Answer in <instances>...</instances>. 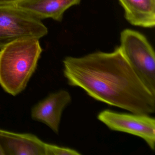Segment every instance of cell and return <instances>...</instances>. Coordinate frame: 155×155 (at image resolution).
<instances>
[{
	"label": "cell",
	"instance_id": "obj_1",
	"mask_svg": "<svg viewBox=\"0 0 155 155\" xmlns=\"http://www.w3.org/2000/svg\"><path fill=\"white\" fill-rule=\"evenodd\" d=\"M68 84L81 88L94 99L132 113L153 114L155 95L141 81L120 51H98L63 61Z\"/></svg>",
	"mask_w": 155,
	"mask_h": 155
},
{
	"label": "cell",
	"instance_id": "obj_4",
	"mask_svg": "<svg viewBox=\"0 0 155 155\" xmlns=\"http://www.w3.org/2000/svg\"><path fill=\"white\" fill-rule=\"evenodd\" d=\"M41 20L15 5L0 6V48L21 39L39 40L48 34Z\"/></svg>",
	"mask_w": 155,
	"mask_h": 155
},
{
	"label": "cell",
	"instance_id": "obj_3",
	"mask_svg": "<svg viewBox=\"0 0 155 155\" xmlns=\"http://www.w3.org/2000/svg\"><path fill=\"white\" fill-rule=\"evenodd\" d=\"M120 51L149 90L155 95V54L142 33L126 29L120 35Z\"/></svg>",
	"mask_w": 155,
	"mask_h": 155
},
{
	"label": "cell",
	"instance_id": "obj_11",
	"mask_svg": "<svg viewBox=\"0 0 155 155\" xmlns=\"http://www.w3.org/2000/svg\"><path fill=\"white\" fill-rule=\"evenodd\" d=\"M23 0H0V6L15 5Z\"/></svg>",
	"mask_w": 155,
	"mask_h": 155
},
{
	"label": "cell",
	"instance_id": "obj_12",
	"mask_svg": "<svg viewBox=\"0 0 155 155\" xmlns=\"http://www.w3.org/2000/svg\"><path fill=\"white\" fill-rule=\"evenodd\" d=\"M0 155H4L3 150H2L1 146H0Z\"/></svg>",
	"mask_w": 155,
	"mask_h": 155
},
{
	"label": "cell",
	"instance_id": "obj_5",
	"mask_svg": "<svg viewBox=\"0 0 155 155\" xmlns=\"http://www.w3.org/2000/svg\"><path fill=\"white\" fill-rule=\"evenodd\" d=\"M97 119L110 130L120 131L141 138L150 148L155 147V120L148 115L118 113L105 110Z\"/></svg>",
	"mask_w": 155,
	"mask_h": 155
},
{
	"label": "cell",
	"instance_id": "obj_8",
	"mask_svg": "<svg viewBox=\"0 0 155 155\" xmlns=\"http://www.w3.org/2000/svg\"><path fill=\"white\" fill-rule=\"evenodd\" d=\"M82 0H23L15 6L41 20L51 18L61 21L66 11L79 5Z\"/></svg>",
	"mask_w": 155,
	"mask_h": 155
},
{
	"label": "cell",
	"instance_id": "obj_2",
	"mask_svg": "<svg viewBox=\"0 0 155 155\" xmlns=\"http://www.w3.org/2000/svg\"><path fill=\"white\" fill-rule=\"evenodd\" d=\"M39 40L26 39L12 42L0 50V85L16 96L26 87L42 52Z\"/></svg>",
	"mask_w": 155,
	"mask_h": 155
},
{
	"label": "cell",
	"instance_id": "obj_10",
	"mask_svg": "<svg viewBox=\"0 0 155 155\" xmlns=\"http://www.w3.org/2000/svg\"><path fill=\"white\" fill-rule=\"evenodd\" d=\"M46 155H81L78 150L69 148L46 143Z\"/></svg>",
	"mask_w": 155,
	"mask_h": 155
},
{
	"label": "cell",
	"instance_id": "obj_9",
	"mask_svg": "<svg viewBox=\"0 0 155 155\" xmlns=\"http://www.w3.org/2000/svg\"><path fill=\"white\" fill-rule=\"evenodd\" d=\"M131 25L147 28L155 25V0H118Z\"/></svg>",
	"mask_w": 155,
	"mask_h": 155
},
{
	"label": "cell",
	"instance_id": "obj_7",
	"mask_svg": "<svg viewBox=\"0 0 155 155\" xmlns=\"http://www.w3.org/2000/svg\"><path fill=\"white\" fill-rule=\"evenodd\" d=\"M46 145L32 134L0 129V146L4 155H46Z\"/></svg>",
	"mask_w": 155,
	"mask_h": 155
},
{
	"label": "cell",
	"instance_id": "obj_6",
	"mask_svg": "<svg viewBox=\"0 0 155 155\" xmlns=\"http://www.w3.org/2000/svg\"><path fill=\"white\" fill-rule=\"evenodd\" d=\"M71 97L64 90L51 94L34 106L31 117L34 120L41 121L58 134L62 112L71 102Z\"/></svg>",
	"mask_w": 155,
	"mask_h": 155
}]
</instances>
